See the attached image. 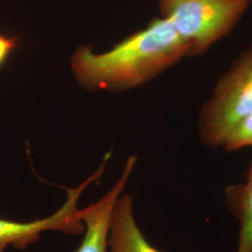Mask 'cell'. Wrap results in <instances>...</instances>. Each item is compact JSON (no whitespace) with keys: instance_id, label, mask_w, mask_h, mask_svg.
Segmentation results:
<instances>
[{"instance_id":"cell-1","label":"cell","mask_w":252,"mask_h":252,"mask_svg":"<svg viewBox=\"0 0 252 252\" xmlns=\"http://www.w3.org/2000/svg\"><path fill=\"white\" fill-rule=\"evenodd\" d=\"M188 56H191L189 42L162 17L154 19L108 53L93 54L89 47H81L71 63L83 85L120 89L141 85Z\"/></svg>"},{"instance_id":"cell-2","label":"cell","mask_w":252,"mask_h":252,"mask_svg":"<svg viewBox=\"0 0 252 252\" xmlns=\"http://www.w3.org/2000/svg\"><path fill=\"white\" fill-rule=\"evenodd\" d=\"M252 110V43L217 81L201 107L198 135L207 147H221L237 124Z\"/></svg>"},{"instance_id":"cell-3","label":"cell","mask_w":252,"mask_h":252,"mask_svg":"<svg viewBox=\"0 0 252 252\" xmlns=\"http://www.w3.org/2000/svg\"><path fill=\"white\" fill-rule=\"evenodd\" d=\"M250 0H160L168 19L191 49V56L207 51L237 26Z\"/></svg>"},{"instance_id":"cell-4","label":"cell","mask_w":252,"mask_h":252,"mask_svg":"<svg viewBox=\"0 0 252 252\" xmlns=\"http://www.w3.org/2000/svg\"><path fill=\"white\" fill-rule=\"evenodd\" d=\"M97 180L96 175L76 189H67V198L54 214L41 220L29 222H17L0 219V252H5L9 246L17 250H25L29 245L36 243L41 234L47 231H57L64 234H81L85 227L79 218L78 202L86 187Z\"/></svg>"},{"instance_id":"cell-5","label":"cell","mask_w":252,"mask_h":252,"mask_svg":"<svg viewBox=\"0 0 252 252\" xmlns=\"http://www.w3.org/2000/svg\"><path fill=\"white\" fill-rule=\"evenodd\" d=\"M136 157L130 156L123 175L110 190L98 201L79 210V218L85 227V235L77 252H108V239L111 213L118 198L124 192L135 167Z\"/></svg>"},{"instance_id":"cell-6","label":"cell","mask_w":252,"mask_h":252,"mask_svg":"<svg viewBox=\"0 0 252 252\" xmlns=\"http://www.w3.org/2000/svg\"><path fill=\"white\" fill-rule=\"evenodd\" d=\"M133 198L122 193L111 213L108 252H161L150 243L135 222Z\"/></svg>"},{"instance_id":"cell-7","label":"cell","mask_w":252,"mask_h":252,"mask_svg":"<svg viewBox=\"0 0 252 252\" xmlns=\"http://www.w3.org/2000/svg\"><path fill=\"white\" fill-rule=\"evenodd\" d=\"M225 205L240 222L236 252H252V182L228 186Z\"/></svg>"},{"instance_id":"cell-8","label":"cell","mask_w":252,"mask_h":252,"mask_svg":"<svg viewBox=\"0 0 252 252\" xmlns=\"http://www.w3.org/2000/svg\"><path fill=\"white\" fill-rule=\"evenodd\" d=\"M221 147L228 153L252 147V110L234 127Z\"/></svg>"},{"instance_id":"cell-9","label":"cell","mask_w":252,"mask_h":252,"mask_svg":"<svg viewBox=\"0 0 252 252\" xmlns=\"http://www.w3.org/2000/svg\"><path fill=\"white\" fill-rule=\"evenodd\" d=\"M14 47L15 41L13 39L0 35V64L4 62Z\"/></svg>"},{"instance_id":"cell-10","label":"cell","mask_w":252,"mask_h":252,"mask_svg":"<svg viewBox=\"0 0 252 252\" xmlns=\"http://www.w3.org/2000/svg\"><path fill=\"white\" fill-rule=\"evenodd\" d=\"M246 182H247V183L252 182V161H251V163H250V165H249L247 174H246Z\"/></svg>"},{"instance_id":"cell-11","label":"cell","mask_w":252,"mask_h":252,"mask_svg":"<svg viewBox=\"0 0 252 252\" xmlns=\"http://www.w3.org/2000/svg\"><path fill=\"white\" fill-rule=\"evenodd\" d=\"M250 1H251V2H252V0H250Z\"/></svg>"}]
</instances>
